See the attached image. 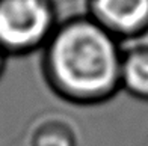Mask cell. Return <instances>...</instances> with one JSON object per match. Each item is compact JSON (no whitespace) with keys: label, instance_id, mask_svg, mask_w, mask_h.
<instances>
[{"label":"cell","instance_id":"obj_2","mask_svg":"<svg viewBox=\"0 0 148 146\" xmlns=\"http://www.w3.org/2000/svg\"><path fill=\"white\" fill-rule=\"evenodd\" d=\"M59 23L56 0H0V47L9 57L38 53Z\"/></svg>","mask_w":148,"mask_h":146},{"label":"cell","instance_id":"obj_5","mask_svg":"<svg viewBox=\"0 0 148 146\" xmlns=\"http://www.w3.org/2000/svg\"><path fill=\"white\" fill-rule=\"evenodd\" d=\"M29 146H79V136L68 119L51 115L33 125Z\"/></svg>","mask_w":148,"mask_h":146},{"label":"cell","instance_id":"obj_1","mask_svg":"<svg viewBox=\"0 0 148 146\" xmlns=\"http://www.w3.org/2000/svg\"><path fill=\"white\" fill-rule=\"evenodd\" d=\"M124 45L85 14L60 20L41 50V74L59 99L80 107L109 103L121 92Z\"/></svg>","mask_w":148,"mask_h":146},{"label":"cell","instance_id":"obj_3","mask_svg":"<svg viewBox=\"0 0 148 146\" xmlns=\"http://www.w3.org/2000/svg\"><path fill=\"white\" fill-rule=\"evenodd\" d=\"M85 15L123 45L148 35V0H85Z\"/></svg>","mask_w":148,"mask_h":146},{"label":"cell","instance_id":"obj_6","mask_svg":"<svg viewBox=\"0 0 148 146\" xmlns=\"http://www.w3.org/2000/svg\"><path fill=\"white\" fill-rule=\"evenodd\" d=\"M8 59H9V56L3 51L2 47H0V78H2L3 74H5V69H6V63H8Z\"/></svg>","mask_w":148,"mask_h":146},{"label":"cell","instance_id":"obj_4","mask_svg":"<svg viewBox=\"0 0 148 146\" xmlns=\"http://www.w3.org/2000/svg\"><path fill=\"white\" fill-rule=\"evenodd\" d=\"M121 92L148 103V42H132L124 47L119 72Z\"/></svg>","mask_w":148,"mask_h":146}]
</instances>
